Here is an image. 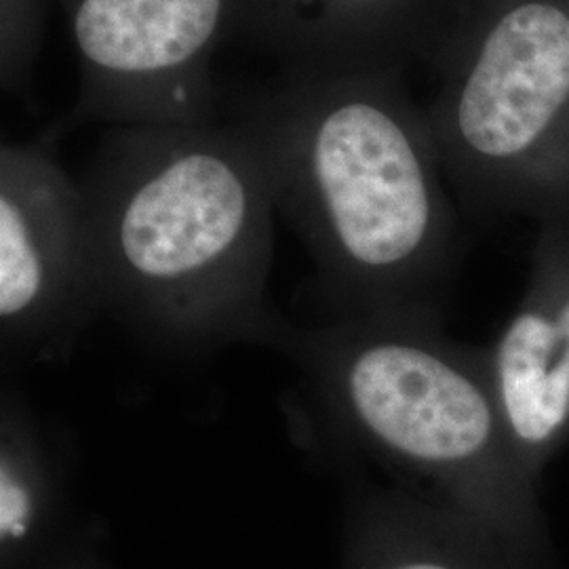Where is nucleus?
<instances>
[{
    "instance_id": "nucleus-1",
    "label": "nucleus",
    "mask_w": 569,
    "mask_h": 569,
    "mask_svg": "<svg viewBox=\"0 0 569 569\" xmlns=\"http://www.w3.org/2000/svg\"><path fill=\"white\" fill-rule=\"evenodd\" d=\"M232 122L342 315H435L460 228L427 112L399 70H289Z\"/></svg>"
},
{
    "instance_id": "nucleus-2",
    "label": "nucleus",
    "mask_w": 569,
    "mask_h": 569,
    "mask_svg": "<svg viewBox=\"0 0 569 569\" xmlns=\"http://www.w3.org/2000/svg\"><path fill=\"white\" fill-rule=\"evenodd\" d=\"M100 308L161 345H277L266 302L277 211L234 122L112 127L81 182Z\"/></svg>"
},
{
    "instance_id": "nucleus-3",
    "label": "nucleus",
    "mask_w": 569,
    "mask_h": 569,
    "mask_svg": "<svg viewBox=\"0 0 569 569\" xmlns=\"http://www.w3.org/2000/svg\"><path fill=\"white\" fill-rule=\"evenodd\" d=\"M274 348L300 366L336 427L406 477V491L467 517L542 568L538 481L510 446L483 348L451 342L425 312L342 315L317 327L284 321Z\"/></svg>"
},
{
    "instance_id": "nucleus-4",
    "label": "nucleus",
    "mask_w": 569,
    "mask_h": 569,
    "mask_svg": "<svg viewBox=\"0 0 569 569\" xmlns=\"http://www.w3.org/2000/svg\"><path fill=\"white\" fill-rule=\"evenodd\" d=\"M427 121L472 211L569 220V0H453Z\"/></svg>"
},
{
    "instance_id": "nucleus-5",
    "label": "nucleus",
    "mask_w": 569,
    "mask_h": 569,
    "mask_svg": "<svg viewBox=\"0 0 569 569\" xmlns=\"http://www.w3.org/2000/svg\"><path fill=\"white\" fill-rule=\"evenodd\" d=\"M81 68L74 122L213 121V58L239 0H58Z\"/></svg>"
},
{
    "instance_id": "nucleus-6",
    "label": "nucleus",
    "mask_w": 569,
    "mask_h": 569,
    "mask_svg": "<svg viewBox=\"0 0 569 569\" xmlns=\"http://www.w3.org/2000/svg\"><path fill=\"white\" fill-rule=\"evenodd\" d=\"M98 308L81 186L41 146L0 140V338L66 340Z\"/></svg>"
},
{
    "instance_id": "nucleus-7",
    "label": "nucleus",
    "mask_w": 569,
    "mask_h": 569,
    "mask_svg": "<svg viewBox=\"0 0 569 569\" xmlns=\"http://www.w3.org/2000/svg\"><path fill=\"white\" fill-rule=\"evenodd\" d=\"M483 361L510 446L538 481L569 441V220L542 224L526 293Z\"/></svg>"
},
{
    "instance_id": "nucleus-8",
    "label": "nucleus",
    "mask_w": 569,
    "mask_h": 569,
    "mask_svg": "<svg viewBox=\"0 0 569 569\" xmlns=\"http://www.w3.org/2000/svg\"><path fill=\"white\" fill-rule=\"evenodd\" d=\"M453 0H239V32L289 70H399L432 56Z\"/></svg>"
},
{
    "instance_id": "nucleus-9",
    "label": "nucleus",
    "mask_w": 569,
    "mask_h": 569,
    "mask_svg": "<svg viewBox=\"0 0 569 569\" xmlns=\"http://www.w3.org/2000/svg\"><path fill=\"white\" fill-rule=\"evenodd\" d=\"M350 569L538 568L448 507L376 489L355 510Z\"/></svg>"
},
{
    "instance_id": "nucleus-10",
    "label": "nucleus",
    "mask_w": 569,
    "mask_h": 569,
    "mask_svg": "<svg viewBox=\"0 0 569 569\" xmlns=\"http://www.w3.org/2000/svg\"><path fill=\"white\" fill-rule=\"evenodd\" d=\"M60 477V460L32 409L0 387V552L34 536Z\"/></svg>"
},
{
    "instance_id": "nucleus-11",
    "label": "nucleus",
    "mask_w": 569,
    "mask_h": 569,
    "mask_svg": "<svg viewBox=\"0 0 569 569\" xmlns=\"http://www.w3.org/2000/svg\"><path fill=\"white\" fill-rule=\"evenodd\" d=\"M49 0H0V91L26 77L39 51Z\"/></svg>"
}]
</instances>
